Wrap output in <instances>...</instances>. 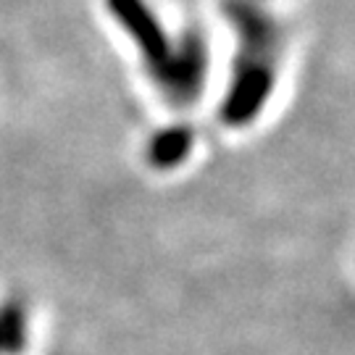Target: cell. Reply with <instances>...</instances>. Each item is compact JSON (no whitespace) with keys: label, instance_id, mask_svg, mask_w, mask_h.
<instances>
[{"label":"cell","instance_id":"277c9868","mask_svg":"<svg viewBox=\"0 0 355 355\" xmlns=\"http://www.w3.org/2000/svg\"><path fill=\"white\" fill-rule=\"evenodd\" d=\"M29 340L26 308L16 300L0 303V355H21Z\"/></svg>","mask_w":355,"mask_h":355},{"label":"cell","instance_id":"6da1fadb","mask_svg":"<svg viewBox=\"0 0 355 355\" xmlns=\"http://www.w3.org/2000/svg\"><path fill=\"white\" fill-rule=\"evenodd\" d=\"M218 8L232 32L218 121L227 129H248L261 121L277 95L287 58V32L271 0H218Z\"/></svg>","mask_w":355,"mask_h":355},{"label":"cell","instance_id":"3957f363","mask_svg":"<svg viewBox=\"0 0 355 355\" xmlns=\"http://www.w3.org/2000/svg\"><path fill=\"white\" fill-rule=\"evenodd\" d=\"M192 142H195V135H192L190 127H182V124L179 127H166L161 132H155L148 142V161H150L153 168H161V171L177 168L187 161Z\"/></svg>","mask_w":355,"mask_h":355},{"label":"cell","instance_id":"7a4b0ae2","mask_svg":"<svg viewBox=\"0 0 355 355\" xmlns=\"http://www.w3.org/2000/svg\"><path fill=\"white\" fill-rule=\"evenodd\" d=\"M114 21L127 32L142 71L171 108H190L208 82V45L195 29H171L150 0H105Z\"/></svg>","mask_w":355,"mask_h":355}]
</instances>
